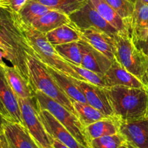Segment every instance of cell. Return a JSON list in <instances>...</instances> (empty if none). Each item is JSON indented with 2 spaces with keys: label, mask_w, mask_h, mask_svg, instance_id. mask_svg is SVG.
I'll use <instances>...</instances> for the list:
<instances>
[{
  "label": "cell",
  "mask_w": 148,
  "mask_h": 148,
  "mask_svg": "<svg viewBox=\"0 0 148 148\" xmlns=\"http://www.w3.org/2000/svg\"><path fill=\"white\" fill-rule=\"evenodd\" d=\"M0 43L4 48L5 59L11 62L12 66L29 81L28 55L36 57L35 53L29 45L15 15L1 7Z\"/></svg>",
  "instance_id": "1"
},
{
  "label": "cell",
  "mask_w": 148,
  "mask_h": 148,
  "mask_svg": "<svg viewBox=\"0 0 148 148\" xmlns=\"http://www.w3.org/2000/svg\"><path fill=\"white\" fill-rule=\"evenodd\" d=\"M114 116L119 121L148 118V94L146 88L113 86L106 88Z\"/></svg>",
  "instance_id": "2"
},
{
  "label": "cell",
  "mask_w": 148,
  "mask_h": 148,
  "mask_svg": "<svg viewBox=\"0 0 148 148\" xmlns=\"http://www.w3.org/2000/svg\"><path fill=\"white\" fill-rule=\"evenodd\" d=\"M20 25L35 56L40 62L68 77L84 80L70 66L68 62L57 52L55 47L47 40L45 34L38 31L29 25L20 23Z\"/></svg>",
  "instance_id": "3"
},
{
  "label": "cell",
  "mask_w": 148,
  "mask_h": 148,
  "mask_svg": "<svg viewBox=\"0 0 148 148\" xmlns=\"http://www.w3.org/2000/svg\"><path fill=\"white\" fill-rule=\"evenodd\" d=\"M27 66L29 81L33 90L43 92L77 116L71 101L59 88L53 77L48 72L45 65L37 58L28 55Z\"/></svg>",
  "instance_id": "4"
},
{
  "label": "cell",
  "mask_w": 148,
  "mask_h": 148,
  "mask_svg": "<svg viewBox=\"0 0 148 148\" xmlns=\"http://www.w3.org/2000/svg\"><path fill=\"white\" fill-rule=\"evenodd\" d=\"M114 40L115 59L147 87V57L136 46L130 35L118 33Z\"/></svg>",
  "instance_id": "5"
},
{
  "label": "cell",
  "mask_w": 148,
  "mask_h": 148,
  "mask_svg": "<svg viewBox=\"0 0 148 148\" xmlns=\"http://www.w3.org/2000/svg\"><path fill=\"white\" fill-rule=\"evenodd\" d=\"M35 95L39 109L49 111L80 144L86 148H90V142L85 127L76 116L40 91H35Z\"/></svg>",
  "instance_id": "6"
},
{
  "label": "cell",
  "mask_w": 148,
  "mask_h": 148,
  "mask_svg": "<svg viewBox=\"0 0 148 148\" xmlns=\"http://www.w3.org/2000/svg\"><path fill=\"white\" fill-rule=\"evenodd\" d=\"M17 98L25 128L41 148H54L53 139L46 132L39 118L36 95L33 98Z\"/></svg>",
  "instance_id": "7"
},
{
  "label": "cell",
  "mask_w": 148,
  "mask_h": 148,
  "mask_svg": "<svg viewBox=\"0 0 148 148\" xmlns=\"http://www.w3.org/2000/svg\"><path fill=\"white\" fill-rule=\"evenodd\" d=\"M69 17L70 24L76 29L95 28L104 32L112 38L119 33L100 15L89 1L84 7L70 14Z\"/></svg>",
  "instance_id": "8"
},
{
  "label": "cell",
  "mask_w": 148,
  "mask_h": 148,
  "mask_svg": "<svg viewBox=\"0 0 148 148\" xmlns=\"http://www.w3.org/2000/svg\"><path fill=\"white\" fill-rule=\"evenodd\" d=\"M0 115L5 120L18 123L23 126L21 119L18 98L10 85L4 74V69L0 66Z\"/></svg>",
  "instance_id": "9"
},
{
  "label": "cell",
  "mask_w": 148,
  "mask_h": 148,
  "mask_svg": "<svg viewBox=\"0 0 148 148\" xmlns=\"http://www.w3.org/2000/svg\"><path fill=\"white\" fill-rule=\"evenodd\" d=\"M73 80L81 89L85 96L87 103L97 108L107 116L115 117L106 88L93 85L84 80L77 79H73Z\"/></svg>",
  "instance_id": "10"
},
{
  "label": "cell",
  "mask_w": 148,
  "mask_h": 148,
  "mask_svg": "<svg viewBox=\"0 0 148 148\" xmlns=\"http://www.w3.org/2000/svg\"><path fill=\"white\" fill-rule=\"evenodd\" d=\"M39 116L46 132L53 140L69 148H86L80 144L49 111L39 108Z\"/></svg>",
  "instance_id": "11"
},
{
  "label": "cell",
  "mask_w": 148,
  "mask_h": 148,
  "mask_svg": "<svg viewBox=\"0 0 148 148\" xmlns=\"http://www.w3.org/2000/svg\"><path fill=\"white\" fill-rule=\"evenodd\" d=\"M119 122V132L128 144L134 148H148V118Z\"/></svg>",
  "instance_id": "12"
},
{
  "label": "cell",
  "mask_w": 148,
  "mask_h": 148,
  "mask_svg": "<svg viewBox=\"0 0 148 148\" xmlns=\"http://www.w3.org/2000/svg\"><path fill=\"white\" fill-rule=\"evenodd\" d=\"M77 30L79 32L81 40L86 42L111 61L114 60V38H112L104 32L95 28Z\"/></svg>",
  "instance_id": "13"
},
{
  "label": "cell",
  "mask_w": 148,
  "mask_h": 148,
  "mask_svg": "<svg viewBox=\"0 0 148 148\" xmlns=\"http://www.w3.org/2000/svg\"><path fill=\"white\" fill-rule=\"evenodd\" d=\"M104 78L107 88L113 86L147 88L137 77L128 72L115 59L112 62L111 66L104 75Z\"/></svg>",
  "instance_id": "14"
},
{
  "label": "cell",
  "mask_w": 148,
  "mask_h": 148,
  "mask_svg": "<svg viewBox=\"0 0 148 148\" xmlns=\"http://www.w3.org/2000/svg\"><path fill=\"white\" fill-rule=\"evenodd\" d=\"M4 134L10 148H41L24 126L5 120Z\"/></svg>",
  "instance_id": "15"
},
{
  "label": "cell",
  "mask_w": 148,
  "mask_h": 148,
  "mask_svg": "<svg viewBox=\"0 0 148 148\" xmlns=\"http://www.w3.org/2000/svg\"><path fill=\"white\" fill-rule=\"evenodd\" d=\"M79 43L82 51L81 66L96 73L104 75L111 66L113 61L109 59L101 52L96 50L84 40L81 39Z\"/></svg>",
  "instance_id": "16"
},
{
  "label": "cell",
  "mask_w": 148,
  "mask_h": 148,
  "mask_svg": "<svg viewBox=\"0 0 148 148\" xmlns=\"http://www.w3.org/2000/svg\"><path fill=\"white\" fill-rule=\"evenodd\" d=\"M134 9L130 22V36L134 43L148 36V4L134 0Z\"/></svg>",
  "instance_id": "17"
},
{
  "label": "cell",
  "mask_w": 148,
  "mask_h": 148,
  "mask_svg": "<svg viewBox=\"0 0 148 148\" xmlns=\"http://www.w3.org/2000/svg\"><path fill=\"white\" fill-rule=\"evenodd\" d=\"M3 69L7 82L17 98L24 99L35 98V90L30 82L15 67L13 66H9L6 64L3 66Z\"/></svg>",
  "instance_id": "18"
},
{
  "label": "cell",
  "mask_w": 148,
  "mask_h": 148,
  "mask_svg": "<svg viewBox=\"0 0 148 148\" xmlns=\"http://www.w3.org/2000/svg\"><path fill=\"white\" fill-rule=\"evenodd\" d=\"M89 1L104 20L118 30L119 34L130 35L129 25L104 0H89Z\"/></svg>",
  "instance_id": "19"
},
{
  "label": "cell",
  "mask_w": 148,
  "mask_h": 148,
  "mask_svg": "<svg viewBox=\"0 0 148 148\" xmlns=\"http://www.w3.org/2000/svg\"><path fill=\"white\" fill-rule=\"evenodd\" d=\"M71 20L68 14L56 10H51L35 20L30 25L41 33L46 34L63 25L70 24Z\"/></svg>",
  "instance_id": "20"
},
{
  "label": "cell",
  "mask_w": 148,
  "mask_h": 148,
  "mask_svg": "<svg viewBox=\"0 0 148 148\" xmlns=\"http://www.w3.org/2000/svg\"><path fill=\"white\" fill-rule=\"evenodd\" d=\"M48 72L50 73L57 82L64 93L70 98L71 101H75L80 103H87L85 96L78 85L75 83L73 78L68 77L61 72L45 65Z\"/></svg>",
  "instance_id": "21"
},
{
  "label": "cell",
  "mask_w": 148,
  "mask_h": 148,
  "mask_svg": "<svg viewBox=\"0 0 148 148\" xmlns=\"http://www.w3.org/2000/svg\"><path fill=\"white\" fill-rule=\"evenodd\" d=\"M118 120L115 117H107L85 127L89 142L93 139L119 133Z\"/></svg>",
  "instance_id": "22"
},
{
  "label": "cell",
  "mask_w": 148,
  "mask_h": 148,
  "mask_svg": "<svg viewBox=\"0 0 148 148\" xmlns=\"http://www.w3.org/2000/svg\"><path fill=\"white\" fill-rule=\"evenodd\" d=\"M48 41L53 46L81 40L79 32L71 24L63 25L45 34Z\"/></svg>",
  "instance_id": "23"
},
{
  "label": "cell",
  "mask_w": 148,
  "mask_h": 148,
  "mask_svg": "<svg viewBox=\"0 0 148 148\" xmlns=\"http://www.w3.org/2000/svg\"><path fill=\"white\" fill-rule=\"evenodd\" d=\"M51 10L52 9L44 5L39 1L28 0L18 14L15 15V17L20 23L30 25L35 20Z\"/></svg>",
  "instance_id": "24"
},
{
  "label": "cell",
  "mask_w": 148,
  "mask_h": 148,
  "mask_svg": "<svg viewBox=\"0 0 148 148\" xmlns=\"http://www.w3.org/2000/svg\"><path fill=\"white\" fill-rule=\"evenodd\" d=\"M71 102L76 113L77 116L84 127L99 120L109 117L104 115L99 110L91 106L87 103H80L75 101H71Z\"/></svg>",
  "instance_id": "25"
},
{
  "label": "cell",
  "mask_w": 148,
  "mask_h": 148,
  "mask_svg": "<svg viewBox=\"0 0 148 148\" xmlns=\"http://www.w3.org/2000/svg\"><path fill=\"white\" fill-rule=\"evenodd\" d=\"M54 47L57 52L67 62L81 66L82 61V51L79 41L57 45Z\"/></svg>",
  "instance_id": "26"
},
{
  "label": "cell",
  "mask_w": 148,
  "mask_h": 148,
  "mask_svg": "<svg viewBox=\"0 0 148 148\" xmlns=\"http://www.w3.org/2000/svg\"><path fill=\"white\" fill-rule=\"evenodd\" d=\"M52 10H59L68 16L84 7L89 0H35Z\"/></svg>",
  "instance_id": "27"
},
{
  "label": "cell",
  "mask_w": 148,
  "mask_h": 148,
  "mask_svg": "<svg viewBox=\"0 0 148 148\" xmlns=\"http://www.w3.org/2000/svg\"><path fill=\"white\" fill-rule=\"evenodd\" d=\"M129 25L134 9V1L132 0H104Z\"/></svg>",
  "instance_id": "28"
},
{
  "label": "cell",
  "mask_w": 148,
  "mask_h": 148,
  "mask_svg": "<svg viewBox=\"0 0 148 148\" xmlns=\"http://www.w3.org/2000/svg\"><path fill=\"white\" fill-rule=\"evenodd\" d=\"M126 140L120 134L104 136L90 141V148H118Z\"/></svg>",
  "instance_id": "29"
},
{
  "label": "cell",
  "mask_w": 148,
  "mask_h": 148,
  "mask_svg": "<svg viewBox=\"0 0 148 148\" xmlns=\"http://www.w3.org/2000/svg\"><path fill=\"white\" fill-rule=\"evenodd\" d=\"M68 63L69 64L70 66L77 72V74L84 81H86L87 82H89L91 84H93V85H97L99 87H101V88H106L105 82H104V75L96 73V72H92V71L89 70V69L82 67L81 66L75 65L68 62Z\"/></svg>",
  "instance_id": "30"
},
{
  "label": "cell",
  "mask_w": 148,
  "mask_h": 148,
  "mask_svg": "<svg viewBox=\"0 0 148 148\" xmlns=\"http://www.w3.org/2000/svg\"><path fill=\"white\" fill-rule=\"evenodd\" d=\"M28 0H0V7L17 15Z\"/></svg>",
  "instance_id": "31"
},
{
  "label": "cell",
  "mask_w": 148,
  "mask_h": 148,
  "mask_svg": "<svg viewBox=\"0 0 148 148\" xmlns=\"http://www.w3.org/2000/svg\"><path fill=\"white\" fill-rule=\"evenodd\" d=\"M136 46L142 51L144 54L148 58V36L144 40L137 41L134 43Z\"/></svg>",
  "instance_id": "32"
},
{
  "label": "cell",
  "mask_w": 148,
  "mask_h": 148,
  "mask_svg": "<svg viewBox=\"0 0 148 148\" xmlns=\"http://www.w3.org/2000/svg\"><path fill=\"white\" fill-rule=\"evenodd\" d=\"M0 148H10L6 140L4 133L0 136Z\"/></svg>",
  "instance_id": "33"
},
{
  "label": "cell",
  "mask_w": 148,
  "mask_h": 148,
  "mask_svg": "<svg viewBox=\"0 0 148 148\" xmlns=\"http://www.w3.org/2000/svg\"><path fill=\"white\" fill-rule=\"evenodd\" d=\"M3 58L5 59L6 58V54L1 49H0V66H4L6 65V64L4 63V62L3 61Z\"/></svg>",
  "instance_id": "34"
},
{
  "label": "cell",
  "mask_w": 148,
  "mask_h": 148,
  "mask_svg": "<svg viewBox=\"0 0 148 148\" xmlns=\"http://www.w3.org/2000/svg\"><path fill=\"white\" fill-rule=\"evenodd\" d=\"M53 147L54 148H69L55 140H53Z\"/></svg>",
  "instance_id": "35"
},
{
  "label": "cell",
  "mask_w": 148,
  "mask_h": 148,
  "mask_svg": "<svg viewBox=\"0 0 148 148\" xmlns=\"http://www.w3.org/2000/svg\"><path fill=\"white\" fill-rule=\"evenodd\" d=\"M5 119L0 115V136L4 133V123Z\"/></svg>",
  "instance_id": "36"
},
{
  "label": "cell",
  "mask_w": 148,
  "mask_h": 148,
  "mask_svg": "<svg viewBox=\"0 0 148 148\" xmlns=\"http://www.w3.org/2000/svg\"><path fill=\"white\" fill-rule=\"evenodd\" d=\"M118 148H134V147H133L131 145H130L129 144H128L126 142H125V143H123V144H122Z\"/></svg>",
  "instance_id": "37"
},
{
  "label": "cell",
  "mask_w": 148,
  "mask_h": 148,
  "mask_svg": "<svg viewBox=\"0 0 148 148\" xmlns=\"http://www.w3.org/2000/svg\"><path fill=\"white\" fill-rule=\"evenodd\" d=\"M146 77H147V88L148 87V58H147V67Z\"/></svg>",
  "instance_id": "38"
},
{
  "label": "cell",
  "mask_w": 148,
  "mask_h": 148,
  "mask_svg": "<svg viewBox=\"0 0 148 148\" xmlns=\"http://www.w3.org/2000/svg\"><path fill=\"white\" fill-rule=\"evenodd\" d=\"M0 49H1V50L3 51H4V48H3V46H2V45H1V43H0Z\"/></svg>",
  "instance_id": "39"
},
{
  "label": "cell",
  "mask_w": 148,
  "mask_h": 148,
  "mask_svg": "<svg viewBox=\"0 0 148 148\" xmlns=\"http://www.w3.org/2000/svg\"><path fill=\"white\" fill-rule=\"evenodd\" d=\"M142 1H143V2H145V3H147V4H148V0H142Z\"/></svg>",
  "instance_id": "40"
},
{
  "label": "cell",
  "mask_w": 148,
  "mask_h": 148,
  "mask_svg": "<svg viewBox=\"0 0 148 148\" xmlns=\"http://www.w3.org/2000/svg\"><path fill=\"white\" fill-rule=\"evenodd\" d=\"M146 90H147V94H148V87L146 88Z\"/></svg>",
  "instance_id": "41"
}]
</instances>
